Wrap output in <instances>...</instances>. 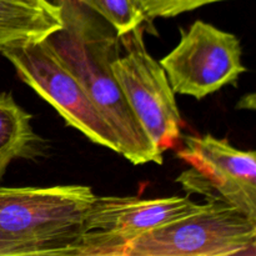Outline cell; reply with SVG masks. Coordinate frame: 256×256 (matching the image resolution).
<instances>
[{
    "instance_id": "cell-1",
    "label": "cell",
    "mask_w": 256,
    "mask_h": 256,
    "mask_svg": "<svg viewBox=\"0 0 256 256\" xmlns=\"http://www.w3.org/2000/svg\"><path fill=\"white\" fill-rule=\"evenodd\" d=\"M46 40L106 120L119 142L120 155L134 165H162L164 154L144 132L112 72V60L119 52V38L112 26L106 22L62 26Z\"/></svg>"
},
{
    "instance_id": "cell-2",
    "label": "cell",
    "mask_w": 256,
    "mask_h": 256,
    "mask_svg": "<svg viewBox=\"0 0 256 256\" xmlns=\"http://www.w3.org/2000/svg\"><path fill=\"white\" fill-rule=\"evenodd\" d=\"M95 196L85 185L0 188V232L42 255L72 256Z\"/></svg>"
},
{
    "instance_id": "cell-3",
    "label": "cell",
    "mask_w": 256,
    "mask_h": 256,
    "mask_svg": "<svg viewBox=\"0 0 256 256\" xmlns=\"http://www.w3.org/2000/svg\"><path fill=\"white\" fill-rule=\"evenodd\" d=\"M256 222L206 202L198 212L130 242L122 256H255Z\"/></svg>"
},
{
    "instance_id": "cell-4",
    "label": "cell",
    "mask_w": 256,
    "mask_h": 256,
    "mask_svg": "<svg viewBox=\"0 0 256 256\" xmlns=\"http://www.w3.org/2000/svg\"><path fill=\"white\" fill-rule=\"evenodd\" d=\"M0 52L14 66L19 79L49 102L69 126L120 154L119 142L106 120L46 39L4 48Z\"/></svg>"
},
{
    "instance_id": "cell-5",
    "label": "cell",
    "mask_w": 256,
    "mask_h": 256,
    "mask_svg": "<svg viewBox=\"0 0 256 256\" xmlns=\"http://www.w3.org/2000/svg\"><path fill=\"white\" fill-rule=\"evenodd\" d=\"M124 54L112 60V72L128 104L160 152L174 149L182 138L184 122L164 69L152 56L144 42V28L119 38Z\"/></svg>"
},
{
    "instance_id": "cell-6",
    "label": "cell",
    "mask_w": 256,
    "mask_h": 256,
    "mask_svg": "<svg viewBox=\"0 0 256 256\" xmlns=\"http://www.w3.org/2000/svg\"><path fill=\"white\" fill-rule=\"evenodd\" d=\"M176 156L189 164L176 179L185 192L235 208L256 222V154L212 134L186 135Z\"/></svg>"
},
{
    "instance_id": "cell-7",
    "label": "cell",
    "mask_w": 256,
    "mask_h": 256,
    "mask_svg": "<svg viewBox=\"0 0 256 256\" xmlns=\"http://www.w3.org/2000/svg\"><path fill=\"white\" fill-rule=\"evenodd\" d=\"M202 206L190 196H95L85 215L84 234L72 256H122L130 242Z\"/></svg>"
},
{
    "instance_id": "cell-8",
    "label": "cell",
    "mask_w": 256,
    "mask_h": 256,
    "mask_svg": "<svg viewBox=\"0 0 256 256\" xmlns=\"http://www.w3.org/2000/svg\"><path fill=\"white\" fill-rule=\"evenodd\" d=\"M242 48L235 34L196 20L182 30L176 46L160 60L175 94L202 100L226 85H235L246 72Z\"/></svg>"
},
{
    "instance_id": "cell-9",
    "label": "cell",
    "mask_w": 256,
    "mask_h": 256,
    "mask_svg": "<svg viewBox=\"0 0 256 256\" xmlns=\"http://www.w3.org/2000/svg\"><path fill=\"white\" fill-rule=\"evenodd\" d=\"M62 26V12L49 0H0V50L42 42Z\"/></svg>"
},
{
    "instance_id": "cell-10",
    "label": "cell",
    "mask_w": 256,
    "mask_h": 256,
    "mask_svg": "<svg viewBox=\"0 0 256 256\" xmlns=\"http://www.w3.org/2000/svg\"><path fill=\"white\" fill-rule=\"evenodd\" d=\"M32 120L12 92H0V180L14 160L45 155L46 142L34 132Z\"/></svg>"
},
{
    "instance_id": "cell-11",
    "label": "cell",
    "mask_w": 256,
    "mask_h": 256,
    "mask_svg": "<svg viewBox=\"0 0 256 256\" xmlns=\"http://www.w3.org/2000/svg\"><path fill=\"white\" fill-rule=\"evenodd\" d=\"M90 9L112 26L118 38L145 22L136 0H86Z\"/></svg>"
},
{
    "instance_id": "cell-12",
    "label": "cell",
    "mask_w": 256,
    "mask_h": 256,
    "mask_svg": "<svg viewBox=\"0 0 256 256\" xmlns=\"http://www.w3.org/2000/svg\"><path fill=\"white\" fill-rule=\"evenodd\" d=\"M138 5L144 14L145 20L158 18H174L182 12L199 9L205 5L226 0H136Z\"/></svg>"
},
{
    "instance_id": "cell-13",
    "label": "cell",
    "mask_w": 256,
    "mask_h": 256,
    "mask_svg": "<svg viewBox=\"0 0 256 256\" xmlns=\"http://www.w3.org/2000/svg\"><path fill=\"white\" fill-rule=\"evenodd\" d=\"M36 256L42 255V250L22 240L8 236L0 232V256Z\"/></svg>"
}]
</instances>
